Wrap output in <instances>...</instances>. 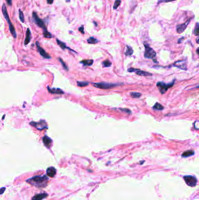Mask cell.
Returning a JSON list of instances; mask_svg holds the SVG:
<instances>
[{
	"label": "cell",
	"instance_id": "8d00e7d4",
	"mask_svg": "<svg viewBox=\"0 0 199 200\" xmlns=\"http://www.w3.org/2000/svg\"><path fill=\"white\" fill-rule=\"evenodd\" d=\"M183 39H184V37H182V38H181V39H179L178 40V43H180V42L181 43V41H182V40Z\"/></svg>",
	"mask_w": 199,
	"mask_h": 200
},
{
	"label": "cell",
	"instance_id": "cb8c5ba5",
	"mask_svg": "<svg viewBox=\"0 0 199 200\" xmlns=\"http://www.w3.org/2000/svg\"><path fill=\"white\" fill-rule=\"evenodd\" d=\"M43 35H44V36H45V38H53V35H52V34H51L48 31L47 29L44 30Z\"/></svg>",
	"mask_w": 199,
	"mask_h": 200
},
{
	"label": "cell",
	"instance_id": "7402d4cb",
	"mask_svg": "<svg viewBox=\"0 0 199 200\" xmlns=\"http://www.w3.org/2000/svg\"><path fill=\"white\" fill-rule=\"evenodd\" d=\"M194 154V152L193 150H187V151L185 152L182 154V156L183 157H189L190 156H192Z\"/></svg>",
	"mask_w": 199,
	"mask_h": 200
},
{
	"label": "cell",
	"instance_id": "9a60e30c",
	"mask_svg": "<svg viewBox=\"0 0 199 200\" xmlns=\"http://www.w3.org/2000/svg\"><path fill=\"white\" fill-rule=\"evenodd\" d=\"M135 73L137 75L140 76H152L151 73L146 71H142V70H138L137 71H135Z\"/></svg>",
	"mask_w": 199,
	"mask_h": 200
},
{
	"label": "cell",
	"instance_id": "d590c367",
	"mask_svg": "<svg viewBox=\"0 0 199 200\" xmlns=\"http://www.w3.org/2000/svg\"><path fill=\"white\" fill-rule=\"evenodd\" d=\"M47 2L49 4H52L53 3L54 0H47Z\"/></svg>",
	"mask_w": 199,
	"mask_h": 200
},
{
	"label": "cell",
	"instance_id": "603a6c76",
	"mask_svg": "<svg viewBox=\"0 0 199 200\" xmlns=\"http://www.w3.org/2000/svg\"><path fill=\"white\" fill-rule=\"evenodd\" d=\"M77 83L78 86L80 87L87 86V85L89 84V83L86 82V81H77Z\"/></svg>",
	"mask_w": 199,
	"mask_h": 200
},
{
	"label": "cell",
	"instance_id": "d4e9b609",
	"mask_svg": "<svg viewBox=\"0 0 199 200\" xmlns=\"http://www.w3.org/2000/svg\"><path fill=\"white\" fill-rule=\"evenodd\" d=\"M131 96L132 97L134 98H138L140 97L141 96V94L139 93V92H131Z\"/></svg>",
	"mask_w": 199,
	"mask_h": 200
},
{
	"label": "cell",
	"instance_id": "ac0fdd59",
	"mask_svg": "<svg viewBox=\"0 0 199 200\" xmlns=\"http://www.w3.org/2000/svg\"><path fill=\"white\" fill-rule=\"evenodd\" d=\"M153 108L154 110H158V111H162V110H163L164 109V107L161 104H159V103H157L153 106Z\"/></svg>",
	"mask_w": 199,
	"mask_h": 200
},
{
	"label": "cell",
	"instance_id": "836d02e7",
	"mask_svg": "<svg viewBox=\"0 0 199 200\" xmlns=\"http://www.w3.org/2000/svg\"><path fill=\"white\" fill-rule=\"evenodd\" d=\"M79 31L81 32V34H85V32H84V26H81V27L80 28H79Z\"/></svg>",
	"mask_w": 199,
	"mask_h": 200
},
{
	"label": "cell",
	"instance_id": "8992f818",
	"mask_svg": "<svg viewBox=\"0 0 199 200\" xmlns=\"http://www.w3.org/2000/svg\"><path fill=\"white\" fill-rule=\"evenodd\" d=\"M32 18H33V21H34V22L36 23V24L38 27L41 28L43 29V30L47 29L46 28L45 23H44L43 21L41 20L39 17V16H38V15H37V14L35 12H33Z\"/></svg>",
	"mask_w": 199,
	"mask_h": 200
},
{
	"label": "cell",
	"instance_id": "30bf717a",
	"mask_svg": "<svg viewBox=\"0 0 199 200\" xmlns=\"http://www.w3.org/2000/svg\"><path fill=\"white\" fill-rule=\"evenodd\" d=\"M36 46L37 48H38L39 52V53L40 54L42 57L45 58V59H50V56L44 50V49H43L42 48H41V47L40 46L39 44V43L38 42H36Z\"/></svg>",
	"mask_w": 199,
	"mask_h": 200
},
{
	"label": "cell",
	"instance_id": "7a4b0ae2",
	"mask_svg": "<svg viewBox=\"0 0 199 200\" xmlns=\"http://www.w3.org/2000/svg\"><path fill=\"white\" fill-rule=\"evenodd\" d=\"M2 14H3V15L4 16V18H5V19H6L7 21V22L8 23V25H9V31H10L11 34V35L13 36V38H16V31H15V28L14 27H13V25H12L11 21L10 18H9V15H8L7 7L4 4L2 5Z\"/></svg>",
	"mask_w": 199,
	"mask_h": 200
},
{
	"label": "cell",
	"instance_id": "4dcf8cb0",
	"mask_svg": "<svg viewBox=\"0 0 199 200\" xmlns=\"http://www.w3.org/2000/svg\"><path fill=\"white\" fill-rule=\"evenodd\" d=\"M120 110H121V111H123V112H127L128 113V114H130L132 112L130 110H128V109H127V108H120Z\"/></svg>",
	"mask_w": 199,
	"mask_h": 200
},
{
	"label": "cell",
	"instance_id": "8fae6325",
	"mask_svg": "<svg viewBox=\"0 0 199 200\" xmlns=\"http://www.w3.org/2000/svg\"><path fill=\"white\" fill-rule=\"evenodd\" d=\"M43 142L44 144H45V145L47 147H49V148L51 145H52V140L49 137H48L47 136H45L43 138Z\"/></svg>",
	"mask_w": 199,
	"mask_h": 200
},
{
	"label": "cell",
	"instance_id": "f546056e",
	"mask_svg": "<svg viewBox=\"0 0 199 200\" xmlns=\"http://www.w3.org/2000/svg\"><path fill=\"white\" fill-rule=\"evenodd\" d=\"M59 61L60 62V63H61V64H62V66H63V68L65 70H67V71H68V67H67V66L66 65V63H64V62L63 61V60H62L61 59V58H59Z\"/></svg>",
	"mask_w": 199,
	"mask_h": 200
},
{
	"label": "cell",
	"instance_id": "83f0119b",
	"mask_svg": "<svg viewBox=\"0 0 199 200\" xmlns=\"http://www.w3.org/2000/svg\"><path fill=\"white\" fill-rule=\"evenodd\" d=\"M194 34L196 36H199V23L197 22L196 25V27L194 28Z\"/></svg>",
	"mask_w": 199,
	"mask_h": 200
},
{
	"label": "cell",
	"instance_id": "4316f807",
	"mask_svg": "<svg viewBox=\"0 0 199 200\" xmlns=\"http://www.w3.org/2000/svg\"><path fill=\"white\" fill-rule=\"evenodd\" d=\"M102 64H103V67H109L112 65V63L110 62H109L108 60H105V61L103 62V63H102Z\"/></svg>",
	"mask_w": 199,
	"mask_h": 200
},
{
	"label": "cell",
	"instance_id": "e575fe53",
	"mask_svg": "<svg viewBox=\"0 0 199 200\" xmlns=\"http://www.w3.org/2000/svg\"><path fill=\"white\" fill-rule=\"evenodd\" d=\"M6 1L7 2L8 5H10V6H11V5H12V0H6Z\"/></svg>",
	"mask_w": 199,
	"mask_h": 200
},
{
	"label": "cell",
	"instance_id": "2e32d148",
	"mask_svg": "<svg viewBox=\"0 0 199 200\" xmlns=\"http://www.w3.org/2000/svg\"><path fill=\"white\" fill-rule=\"evenodd\" d=\"M56 42H57V43L58 45H59V46H60V48H61L62 49H63V50H64V49H69V50H71L73 51V52H74V50H71V49H70V48H69L68 47H67V46H66V45L64 43H63V42H61V41H60V40L56 39Z\"/></svg>",
	"mask_w": 199,
	"mask_h": 200
},
{
	"label": "cell",
	"instance_id": "f1b7e54d",
	"mask_svg": "<svg viewBox=\"0 0 199 200\" xmlns=\"http://www.w3.org/2000/svg\"><path fill=\"white\" fill-rule=\"evenodd\" d=\"M120 3H121V0H116L113 5V9H116L119 7Z\"/></svg>",
	"mask_w": 199,
	"mask_h": 200
},
{
	"label": "cell",
	"instance_id": "e0dca14e",
	"mask_svg": "<svg viewBox=\"0 0 199 200\" xmlns=\"http://www.w3.org/2000/svg\"><path fill=\"white\" fill-rule=\"evenodd\" d=\"M47 196L48 195L47 194H40L38 195H36L34 197H33L32 200H41Z\"/></svg>",
	"mask_w": 199,
	"mask_h": 200
},
{
	"label": "cell",
	"instance_id": "6da1fadb",
	"mask_svg": "<svg viewBox=\"0 0 199 200\" xmlns=\"http://www.w3.org/2000/svg\"><path fill=\"white\" fill-rule=\"evenodd\" d=\"M48 181L49 180L46 177V176H44L43 177L35 176V177L27 180V181L32 186H36V187H39V188H42V187H45L47 186Z\"/></svg>",
	"mask_w": 199,
	"mask_h": 200
},
{
	"label": "cell",
	"instance_id": "52a82bcc",
	"mask_svg": "<svg viewBox=\"0 0 199 200\" xmlns=\"http://www.w3.org/2000/svg\"><path fill=\"white\" fill-rule=\"evenodd\" d=\"M30 125L34 126V127L38 129H39V130H43V129L47 128V125L46 122L45 121H43V120H41V121H39L38 122H31L30 123Z\"/></svg>",
	"mask_w": 199,
	"mask_h": 200
},
{
	"label": "cell",
	"instance_id": "74e56055",
	"mask_svg": "<svg viewBox=\"0 0 199 200\" xmlns=\"http://www.w3.org/2000/svg\"><path fill=\"white\" fill-rule=\"evenodd\" d=\"M197 41V43H199V38H197V41Z\"/></svg>",
	"mask_w": 199,
	"mask_h": 200
},
{
	"label": "cell",
	"instance_id": "5b68a950",
	"mask_svg": "<svg viewBox=\"0 0 199 200\" xmlns=\"http://www.w3.org/2000/svg\"><path fill=\"white\" fill-rule=\"evenodd\" d=\"M93 85L95 87L98 88V89L105 90L116 87L117 85H119V84H112L107 83H93Z\"/></svg>",
	"mask_w": 199,
	"mask_h": 200
},
{
	"label": "cell",
	"instance_id": "9c48e42d",
	"mask_svg": "<svg viewBox=\"0 0 199 200\" xmlns=\"http://www.w3.org/2000/svg\"><path fill=\"white\" fill-rule=\"evenodd\" d=\"M191 19L187 20L186 22L182 23V24L178 25L176 26V31L178 34H182V33H183V32L185 31V30L186 29L187 25H189V22H190V21H191Z\"/></svg>",
	"mask_w": 199,
	"mask_h": 200
},
{
	"label": "cell",
	"instance_id": "5bb4252c",
	"mask_svg": "<svg viewBox=\"0 0 199 200\" xmlns=\"http://www.w3.org/2000/svg\"><path fill=\"white\" fill-rule=\"evenodd\" d=\"M31 40V32H30V30L29 28L27 29V34H26V38L25 40V45H27L30 42Z\"/></svg>",
	"mask_w": 199,
	"mask_h": 200
},
{
	"label": "cell",
	"instance_id": "d6986e66",
	"mask_svg": "<svg viewBox=\"0 0 199 200\" xmlns=\"http://www.w3.org/2000/svg\"><path fill=\"white\" fill-rule=\"evenodd\" d=\"M133 53V50L132 49V48L130 46H127L126 50L125 53H124L125 55H126V56H130Z\"/></svg>",
	"mask_w": 199,
	"mask_h": 200
},
{
	"label": "cell",
	"instance_id": "1f68e13d",
	"mask_svg": "<svg viewBox=\"0 0 199 200\" xmlns=\"http://www.w3.org/2000/svg\"><path fill=\"white\" fill-rule=\"evenodd\" d=\"M176 1V0H159L158 2V4H159L160 2H172V1Z\"/></svg>",
	"mask_w": 199,
	"mask_h": 200
},
{
	"label": "cell",
	"instance_id": "4fadbf2b",
	"mask_svg": "<svg viewBox=\"0 0 199 200\" xmlns=\"http://www.w3.org/2000/svg\"><path fill=\"white\" fill-rule=\"evenodd\" d=\"M47 89H48V91H49V92L52 94H64V91H63L62 90L59 89H54V88L50 89L49 87H47Z\"/></svg>",
	"mask_w": 199,
	"mask_h": 200
},
{
	"label": "cell",
	"instance_id": "3957f363",
	"mask_svg": "<svg viewBox=\"0 0 199 200\" xmlns=\"http://www.w3.org/2000/svg\"><path fill=\"white\" fill-rule=\"evenodd\" d=\"M174 84H175V80H173L172 83H170L169 84H166L165 83L160 81V82L157 83V86L160 92L163 94H165L169 88L172 87Z\"/></svg>",
	"mask_w": 199,
	"mask_h": 200
},
{
	"label": "cell",
	"instance_id": "ba28073f",
	"mask_svg": "<svg viewBox=\"0 0 199 200\" xmlns=\"http://www.w3.org/2000/svg\"><path fill=\"white\" fill-rule=\"evenodd\" d=\"M184 179L186 184L190 187H194L197 184V179L193 176H185Z\"/></svg>",
	"mask_w": 199,
	"mask_h": 200
},
{
	"label": "cell",
	"instance_id": "f35d334b",
	"mask_svg": "<svg viewBox=\"0 0 199 200\" xmlns=\"http://www.w3.org/2000/svg\"><path fill=\"white\" fill-rule=\"evenodd\" d=\"M197 53L199 55V48H197Z\"/></svg>",
	"mask_w": 199,
	"mask_h": 200
},
{
	"label": "cell",
	"instance_id": "484cf974",
	"mask_svg": "<svg viewBox=\"0 0 199 200\" xmlns=\"http://www.w3.org/2000/svg\"><path fill=\"white\" fill-rule=\"evenodd\" d=\"M19 19H20V21H21L22 23L24 22V21H25L24 15H23L22 11L20 9H19Z\"/></svg>",
	"mask_w": 199,
	"mask_h": 200
},
{
	"label": "cell",
	"instance_id": "7c38bea8",
	"mask_svg": "<svg viewBox=\"0 0 199 200\" xmlns=\"http://www.w3.org/2000/svg\"><path fill=\"white\" fill-rule=\"evenodd\" d=\"M47 174L48 176L50 177H53L54 176L56 175V170L53 167H50L47 169Z\"/></svg>",
	"mask_w": 199,
	"mask_h": 200
},
{
	"label": "cell",
	"instance_id": "44dd1931",
	"mask_svg": "<svg viewBox=\"0 0 199 200\" xmlns=\"http://www.w3.org/2000/svg\"><path fill=\"white\" fill-rule=\"evenodd\" d=\"M93 63V60H84L81 62V63H82L85 66H91Z\"/></svg>",
	"mask_w": 199,
	"mask_h": 200
},
{
	"label": "cell",
	"instance_id": "d6a6232c",
	"mask_svg": "<svg viewBox=\"0 0 199 200\" xmlns=\"http://www.w3.org/2000/svg\"><path fill=\"white\" fill-rule=\"evenodd\" d=\"M139 69H134V68H130L128 69V72H130V73H132V72H135V71H137Z\"/></svg>",
	"mask_w": 199,
	"mask_h": 200
},
{
	"label": "cell",
	"instance_id": "277c9868",
	"mask_svg": "<svg viewBox=\"0 0 199 200\" xmlns=\"http://www.w3.org/2000/svg\"><path fill=\"white\" fill-rule=\"evenodd\" d=\"M145 46V53L144 57L147 59H154L156 56V52L153 48L149 46L148 44H144Z\"/></svg>",
	"mask_w": 199,
	"mask_h": 200
},
{
	"label": "cell",
	"instance_id": "ffe728a7",
	"mask_svg": "<svg viewBox=\"0 0 199 200\" xmlns=\"http://www.w3.org/2000/svg\"><path fill=\"white\" fill-rule=\"evenodd\" d=\"M87 42L89 44H95L98 42V40L97 39L95 38L94 37H90L87 39Z\"/></svg>",
	"mask_w": 199,
	"mask_h": 200
}]
</instances>
